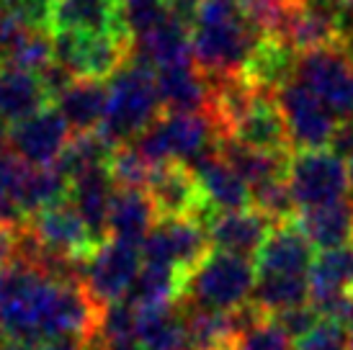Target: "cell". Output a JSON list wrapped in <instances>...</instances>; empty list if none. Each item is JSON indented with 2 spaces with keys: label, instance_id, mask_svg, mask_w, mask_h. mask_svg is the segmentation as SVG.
<instances>
[{
  "label": "cell",
  "instance_id": "1",
  "mask_svg": "<svg viewBox=\"0 0 353 350\" xmlns=\"http://www.w3.org/2000/svg\"><path fill=\"white\" fill-rule=\"evenodd\" d=\"M99 314L83 286L52 281L23 262L0 271V325L8 340L39 345L54 338H88Z\"/></svg>",
  "mask_w": 353,
  "mask_h": 350
},
{
  "label": "cell",
  "instance_id": "2",
  "mask_svg": "<svg viewBox=\"0 0 353 350\" xmlns=\"http://www.w3.org/2000/svg\"><path fill=\"white\" fill-rule=\"evenodd\" d=\"M263 39L243 16L237 0H201L191 29L194 65L204 78L240 75Z\"/></svg>",
  "mask_w": 353,
  "mask_h": 350
},
{
  "label": "cell",
  "instance_id": "3",
  "mask_svg": "<svg viewBox=\"0 0 353 350\" xmlns=\"http://www.w3.org/2000/svg\"><path fill=\"white\" fill-rule=\"evenodd\" d=\"M160 116L163 106L157 98L155 70L132 54L127 65L108 80V103L99 132L114 145H127Z\"/></svg>",
  "mask_w": 353,
  "mask_h": 350
},
{
  "label": "cell",
  "instance_id": "4",
  "mask_svg": "<svg viewBox=\"0 0 353 350\" xmlns=\"http://www.w3.org/2000/svg\"><path fill=\"white\" fill-rule=\"evenodd\" d=\"M255 265L248 258L212 250L183 281L181 302L201 309L232 311L250 302L255 289Z\"/></svg>",
  "mask_w": 353,
  "mask_h": 350
},
{
  "label": "cell",
  "instance_id": "5",
  "mask_svg": "<svg viewBox=\"0 0 353 350\" xmlns=\"http://www.w3.org/2000/svg\"><path fill=\"white\" fill-rule=\"evenodd\" d=\"M132 145L150 165L183 163L191 165L196 157L214 150L216 129L206 114H163L150 129H145Z\"/></svg>",
  "mask_w": 353,
  "mask_h": 350
},
{
  "label": "cell",
  "instance_id": "6",
  "mask_svg": "<svg viewBox=\"0 0 353 350\" xmlns=\"http://www.w3.org/2000/svg\"><path fill=\"white\" fill-rule=\"evenodd\" d=\"M294 80L338 121H353V57L345 47L333 44L299 54Z\"/></svg>",
  "mask_w": 353,
  "mask_h": 350
},
{
  "label": "cell",
  "instance_id": "7",
  "mask_svg": "<svg viewBox=\"0 0 353 350\" xmlns=\"http://www.w3.org/2000/svg\"><path fill=\"white\" fill-rule=\"evenodd\" d=\"M134 39L114 34H54L52 57L75 80H108L127 65Z\"/></svg>",
  "mask_w": 353,
  "mask_h": 350
},
{
  "label": "cell",
  "instance_id": "8",
  "mask_svg": "<svg viewBox=\"0 0 353 350\" xmlns=\"http://www.w3.org/2000/svg\"><path fill=\"white\" fill-rule=\"evenodd\" d=\"M286 185L296 212L335 204L351 196L345 163L330 150H304L294 152L286 173Z\"/></svg>",
  "mask_w": 353,
  "mask_h": 350
},
{
  "label": "cell",
  "instance_id": "9",
  "mask_svg": "<svg viewBox=\"0 0 353 350\" xmlns=\"http://www.w3.org/2000/svg\"><path fill=\"white\" fill-rule=\"evenodd\" d=\"M209 253H212V245H209L206 229L194 219H160L139 245L142 262L168 265L186 276Z\"/></svg>",
  "mask_w": 353,
  "mask_h": 350
},
{
  "label": "cell",
  "instance_id": "10",
  "mask_svg": "<svg viewBox=\"0 0 353 350\" xmlns=\"http://www.w3.org/2000/svg\"><path fill=\"white\" fill-rule=\"evenodd\" d=\"M152 209L160 219H194L201 227L212 214H216L204 198L194 170L183 163H163L152 167L148 191Z\"/></svg>",
  "mask_w": 353,
  "mask_h": 350
},
{
  "label": "cell",
  "instance_id": "11",
  "mask_svg": "<svg viewBox=\"0 0 353 350\" xmlns=\"http://www.w3.org/2000/svg\"><path fill=\"white\" fill-rule=\"evenodd\" d=\"M139 268H142L139 245L106 240L96 253L90 255L88 265H85L83 289L90 296V302L99 309H103L106 304L121 302L127 296L129 286L137 278Z\"/></svg>",
  "mask_w": 353,
  "mask_h": 350
},
{
  "label": "cell",
  "instance_id": "12",
  "mask_svg": "<svg viewBox=\"0 0 353 350\" xmlns=\"http://www.w3.org/2000/svg\"><path fill=\"white\" fill-rule=\"evenodd\" d=\"M276 103H279V111L284 116L286 134H289L294 152L327 150L335 127H338V119L307 88L299 85L296 80L286 83L276 93Z\"/></svg>",
  "mask_w": 353,
  "mask_h": 350
},
{
  "label": "cell",
  "instance_id": "13",
  "mask_svg": "<svg viewBox=\"0 0 353 350\" xmlns=\"http://www.w3.org/2000/svg\"><path fill=\"white\" fill-rule=\"evenodd\" d=\"M70 136L72 132L68 121L59 116L57 108L50 106L19 124H10L8 150L31 167H50L59 160Z\"/></svg>",
  "mask_w": 353,
  "mask_h": 350
},
{
  "label": "cell",
  "instance_id": "14",
  "mask_svg": "<svg viewBox=\"0 0 353 350\" xmlns=\"http://www.w3.org/2000/svg\"><path fill=\"white\" fill-rule=\"evenodd\" d=\"M26 227L47 253L90 260V255L101 247L96 245L93 234L88 232V227L78 216V212L70 206V201L47 206L37 214H31L26 219Z\"/></svg>",
  "mask_w": 353,
  "mask_h": 350
},
{
  "label": "cell",
  "instance_id": "15",
  "mask_svg": "<svg viewBox=\"0 0 353 350\" xmlns=\"http://www.w3.org/2000/svg\"><path fill=\"white\" fill-rule=\"evenodd\" d=\"M216 139H235L240 145L261 150V152L294 155V147L286 134L284 116L276 103V93H265V90H258L245 111L227 129V134Z\"/></svg>",
  "mask_w": 353,
  "mask_h": 350
},
{
  "label": "cell",
  "instance_id": "16",
  "mask_svg": "<svg viewBox=\"0 0 353 350\" xmlns=\"http://www.w3.org/2000/svg\"><path fill=\"white\" fill-rule=\"evenodd\" d=\"M54 34H114L132 39L121 0H54L50 37Z\"/></svg>",
  "mask_w": 353,
  "mask_h": 350
},
{
  "label": "cell",
  "instance_id": "17",
  "mask_svg": "<svg viewBox=\"0 0 353 350\" xmlns=\"http://www.w3.org/2000/svg\"><path fill=\"white\" fill-rule=\"evenodd\" d=\"M274 224L268 222L261 212L243 209V212H216L206 219L204 229L209 237L212 250L219 253H230L237 258H255L261 245L271 232Z\"/></svg>",
  "mask_w": 353,
  "mask_h": 350
},
{
  "label": "cell",
  "instance_id": "18",
  "mask_svg": "<svg viewBox=\"0 0 353 350\" xmlns=\"http://www.w3.org/2000/svg\"><path fill=\"white\" fill-rule=\"evenodd\" d=\"M312 260L314 247L292 219L271 227L253 265L258 276H307Z\"/></svg>",
  "mask_w": 353,
  "mask_h": 350
},
{
  "label": "cell",
  "instance_id": "19",
  "mask_svg": "<svg viewBox=\"0 0 353 350\" xmlns=\"http://www.w3.org/2000/svg\"><path fill=\"white\" fill-rule=\"evenodd\" d=\"M114 194H117V185L108 175V167H93L70 181L68 201L85 222L96 245H103L108 240V214H111Z\"/></svg>",
  "mask_w": 353,
  "mask_h": 350
},
{
  "label": "cell",
  "instance_id": "20",
  "mask_svg": "<svg viewBox=\"0 0 353 350\" xmlns=\"http://www.w3.org/2000/svg\"><path fill=\"white\" fill-rule=\"evenodd\" d=\"M191 170L196 175L199 188L209 206L214 212H243L250 209V191L248 185L235 175V170L227 165L216 150H209L191 163Z\"/></svg>",
  "mask_w": 353,
  "mask_h": 350
},
{
  "label": "cell",
  "instance_id": "21",
  "mask_svg": "<svg viewBox=\"0 0 353 350\" xmlns=\"http://www.w3.org/2000/svg\"><path fill=\"white\" fill-rule=\"evenodd\" d=\"M155 88L163 114H206L209 108V88L194 62L155 70Z\"/></svg>",
  "mask_w": 353,
  "mask_h": 350
},
{
  "label": "cell",
  "instance_id": "22",
  "mask_svg": "<svg viewBox=\"0 0 353 350\" xmlns=\"http://www.w3.org/2000/svg\"><path fill=\"white\" fill-rule=\"evenodd\" d=\"M294 222L310 240V245L317 247L320 253L353 245V196L335 201V204L296 212Z\"/></svg>",
  "mask_w": 353,
  "mask_h": 350
},
{
  "label": "cell",
  "instance_id": "23",
  "mask_svg": "<svg viewBox=\"0 0 353 350\" xmlns=\"http://www.w3.org/2000/svg\"><path fill=\"white\" fill-rule=\"evenodd\" d=\"M134 57L145 59L152 70L173 68V65H191V31L178 23L170 13L160 19L150 31L134 39Z\"/></svg>",
  "mask_w": 353,
  "mask_h": 350
},
{
  "label": "cell",
  "instance_id": "24",
  "mask_svg": "<svg viewBox=\"0 0 353 350\" xmlns=\"http://www.w3.org/2000/svg\"><path fill=\"white\" fill-rule=\"evenodd\" d=\"M216 155L225 160L227 165L235 170V175L253 191L258 185L286 181L292 155H279V152H261L253 147H245L235 139H216Z\"/></svg>",
  "mask_w": 353,
  "mask_h": 350
},
{
  "label": "cell",
  "instance_id": "25",
  "mask_svg": "<svg viewBox=\"0 0 353 350\" xmlns=\"http://www.w3.org/2000/svg\"><path fill=\"white\" fill-rule=\"evenodd\" d=\"M296 57L299 54L281 39L263 37V39L258 41V47L253 49V54L248 57L245 68H243L240 75L253 88H258V90L279 93L286 83L294 80Z\"/></svg>",
  "mask_w": 353,
  "mask_h": 350
},
{
  "label": "cell",
  "instance_id": "26",
  "mask_svg": "<svg viewBox=\"0 0 353 350\" xmlns=\"http://www.w3.org/2000/svg\"><path fill=\"white\" fill-rule=\"evenodd\" d=\"M108 103V83L101 80H72L70 88L54 101L59 116L68 121L72 134L96 132L103 121Z\"/></svg>",
  "mask_w": 353,
  "mask_h": 350
},
{
  "label": "cell",
  "instance_id": "27",
  "mask_svg": "<svg viewBox=\"0 0 353 350\" xmlns=\"http://www.w3.org/2000/svg\"><path fill=\"white\" fill-rule=\"evenodd\" d=\"M50 106L52 101L41 88L39 75L0 65V119L3 121L19 124Z\"/></svg>",
  "mask_w": 353,
  "mask_h": 350
},
{
  "label": "cell",
  "instance_id": "28",
  "mask_svg": "<svg viewBox=\"0 0 353 350\" xmlns=\"http://www.w3.org/2000/svg\"><path fill=\"white\" fill-rule=\"evenodd\" d=\"M155 224L157 214L145 191L117 188L114 201H111V214H108V240L142 245V240Z\"/></svg>",
  "mask_w": 353,
  "mask_h": 350
},
{
  "label": "cell",
  "instance_id": "29",
  "mask_svg": "<svg viewBox=\"0 0 353 350\" xmlns=\"http://www.w3.org/2000/svg\"><path fill=\"white\" fill-rule=\"evenodd\" d=\"M310 304L325 302L333 296H351L353 294V245L323 250L314 255L310 273Z\"/></svg>",
  "mask_w": 353,
  "mask_h": 350
},
{
  "label": "cell",
  "instance_id": "30",
  "mask_svg": "<svg viewBox=\"0 0 353 350\" xmlns=\"http://www.w3.org/2000/svg\"><path fill=\"white\" fill-rule=\"evenodd\" d=\"M134 340L142 350H188L181 302L137 309Z\"/></svg>",
  "mask_w": 353,
  "mask_h": 350
},
{
  "label": "cell",
  "instance_id": "31",
  "mask_svg": "<svg viewBox=\"0 0 353 350\" xmlns=\"http://www.w3.org/2000/svg\"><path fill=\"white\" fill-rule=\"evenodd\" d=\"M188 350H232L237 342L230 311L201 309L181 302Z\"/></svg>",
  "mask_w": 353,
  "mask_h": 350
},
{
  "label": "cell",
  "instance_id": "32",
  "mask_svg": "<svg viewBox=\"0 0 353 350\" xmlns=\"http://www.w3.org/2000/svg\"><path fill=\"white\" fill-rule=\"evenodd\" d=\"M186 273L168 268V265H150L145 262L139 268L137 278L132 281L127 299L134 309H150V307H165V304L181 302Z\"/></svg>",
  "mask_w": 353,
  "mask_h": 350
},
{
  "label": "cell",
  "instance_id": "33",
  "mask_svg": "<svg viewBox=\"0 0 353 350\" xmlns=\"http://www.w3.org/2000/svg\"><path fill=\"white\" fill-rule=\"evenodd\" d=\"M114 142H108L106 136L96 132H85V134H72L68 147L62 150L59 160L54 163L59 173L65 175L68 181H72L75 175L93 170V167H106L108 157L114 152Z\"/></svg>",
  "mask_w": 353,
  "mask_h": 350
},
{
  "label": "cell",
  "instance_id": "34",
  "mask_svg": "<svg viewBox=\"0 0 353 350\" xmlns=\"http://www.w3.org/2000/svg\"><path fill=\"white\" fill-rule=\"evenodd\" d=\"M250 302L271 317L310 302L307 276H258Z\"/></svg>",
  "mask_w": 353,
  "mask_h": 350
},
{
  "label": "cell",
  "instance_id": "35",
  "mask_svg": "<svg viewBox=\"0 0 353 350\" xmlns=\"http://www.w3.org/2000/svg\"><path fill=\"white\" fill-rule=\"evenodd\" d=\"M108 175L117 188H132V191H148L152 178V165L139 155V150L132 142L117 145L108 157Z\"/></svg>",
  "mask_w": 353,
  "mask_h": 350
},
{
  "label": "cell",
  "instance_id": "36",
  "mask_svg": "<svg viewBox=\"0 0 353 350\" xmlns=\"http://www.w3.org/2000/svg\"><path fill=\"white\" fill-rule=\"evenodd\" d=\"M134 327H137V309L127 299H121L101 309L96 335L103 340L106 348H114L121 342H134Z\"/></svg>",
  "mask_w": 353,
  "mask_h": 350
},
{
  "label": "cell",
  "instance_id": "37",
  "mask_svg": "<svg viewBox=\"0 0 353 350\" xmlns=\"http://www.w3.org/2000/svg\"><path fill=\"white\" fill-rule=\"evenodd\" d=\"M237 6L261 37L279 39L294 0H237Z\"/></svg>",
  "mask_w": 353,
  "mask_h": 350
},
{
  "label": "cell",
  "instance_id": "38",
  "mask_svg": "<svg viewBox=\"0 0 353 350\" xmlns=\"http://www.w3.org/2000/svg\"><path fill=\"white\" fill-rule=\"evenodd\" d=\"M0 10L23 23L26 29L50 34L54 0H0Z\"/></svg>",
  "mask_w": 353,
  "mask_h": 350
},
{
  "label": "cell",
  "instance_id": "39",
  "mask_svg": "<svg viewBox=\"0 0 353 350\" xmlns=\"http://www.w3.org/2000/svg\"><path fill=\"white\" fill-rule=\"evenodd\" d=\"M271 320H274V325L284 332L289 340H302L307 332H312L320 325V317H317V311L312 309L310 302L279 311V314H271Z\"/></svg>",
  "mask_w": 353,
  "mask_h": 350
},
{
  "label": "cell",
  "instance_id": "40",
  "mask_svg": "<svg viewBox=\"0 0 353 350\" xmlns=\"http://www.w3.org/2000/svg\"><path fill=\"white\" fill-rule=\"evenodd\" d=\"M345 345H348V327L320 320L312 332H307L302 340L294 342V350H345Z\"/></svg>",
  "mask_w": 353,
  "mask_h": 350
},
{
  "label": "cell",
  "instance_id": "41",
  "mask_svg": "<svg viewBox=\"0 0 353 350\" xmlns=\"http://www.w3.org/2000/svg\"><path fill=\"white\" fill-rule=\"evenodd\" d=\"M232 350H294V342L276 327L274 320H268L253 332L243 335Z\"/></svg>",
  "mask_w": 353,
  "mask_h": 350
},
{
  "label": "cell",
  "instance_id": "42",
  "mask_svg": "<svg viewBox=\"0 0 353 350\" xmlns=\"http://www.w3.org/2000/svg\"><path fill=\"white\" fill-rule=\"evenodd\" d=\"M34 350H106V345L93 332L88 338H54V340L34 345Z\"/></svg>",
  "mask_w": 353,
  "mask_h": 350
},
{
  "label": "cell",
  "instance_id": "43",
  "mask_svg": "<svg viewBox=\"0 0 353 350\" xmlns=\"http://www.w3.org/2000/svg\"><path fill=\"white\" fill-rule=\"evenodd\" d=\"M199 3H201V0H163V8H165L178 23H183V26L191 31L194 23H196Z\"/></svg>",
  "mask_w": 353,
  "mask_h": 350
},
{
  "label": "cell",
  "instance_id": "44",
  "mask_svg": "<svg viewBox=\"0 0 353 350\" xmlns=\"http://www.w3.org/2000/svg\"><path fill=\"white\" fill-rule=\"evenodd\" d=\"M21 224H0V271L16 260V243H19Z\"/></svg>",
  "mask_w": 353,
  "mask_h": 350
},
{
  "label": "cell",
  "instance_id": "45",
  "mask_svg": "<svg viewBox=\"0 0 353 350\" xmlns=\"http://www.w3.org/2000/svg\"><path fill=\"white\" fill-rule=\"evenodd\" d=\"M6 350H34L31 342H19V340H8V348Z\"/></svg>",
  "mask_w": 353,
  "mask_h": 350
},
{
  "label": "cell",
  "instance_id": "46",
  "mask_svg": "<svg viewBox=\"0 0 353 350\" xmlns=\"http://www.w3.org/2000/svg\"><path fill=\"white\" fill-rule=\"evenodd\" d=\"M345 175H348V185H351V196H353V155L345 160Z\"/></svg>",
  "mask_w": 353,
  "mask_h": 350
},
{
  "label": "cell",
  "instance_id": "47",
  "mask_svg": "<svg viewBox=\"0 0 353 350\" xmlns=\"http://www.w3.org/2000/svg\"><path fill=\"white\" fill-rule=\"evenodd\" d=\"M8 348V335H6V330H3V325H0V350Z\"/></svg>",
  "mask_w": 353,
  "mask_h": 350
}]
</instances>
